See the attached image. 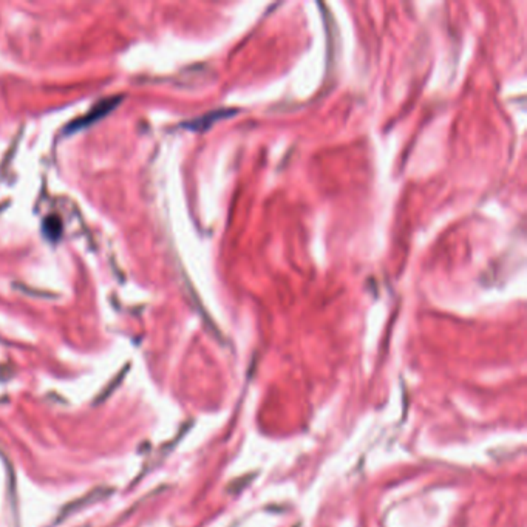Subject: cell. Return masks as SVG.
Segmentation results:
<instances>
[{"instance_id": "6da1fadb", "label": "cell", "mask_w": 527, "mask_h": 527, "mask_svg": "<svg viewBox=\"0 0 527 527\" xmlns=\"http://www.w3.org/2000/svg\"><path fill=\"white\" fill-rule=\"evenodd\" d=\"M118 104H119V97H108V99L101 101L99 104H96V106L90 110L87 116H84V118L71 122L69 130H79L81 127L90 126L91 122H95L99 118H104V116H106L108 112H112V110L118 106Z\"/></svg>"}, {"instance_id": "7a4b0ae2", "label": "cell", "mask_w": 527, "mask_h": 527, "mask_svg": "<svg viewBox=\"0 0 527 527\" xmlns=\"http://www.w3.org/2000/svg\"><path fill=\"white\" fill-rule=\"evenodd\" d=\"M45 232L48 237H53L56 238L59 234H60V223L58 218H48L45 220Z\"/></svg>"}]
</instances>
